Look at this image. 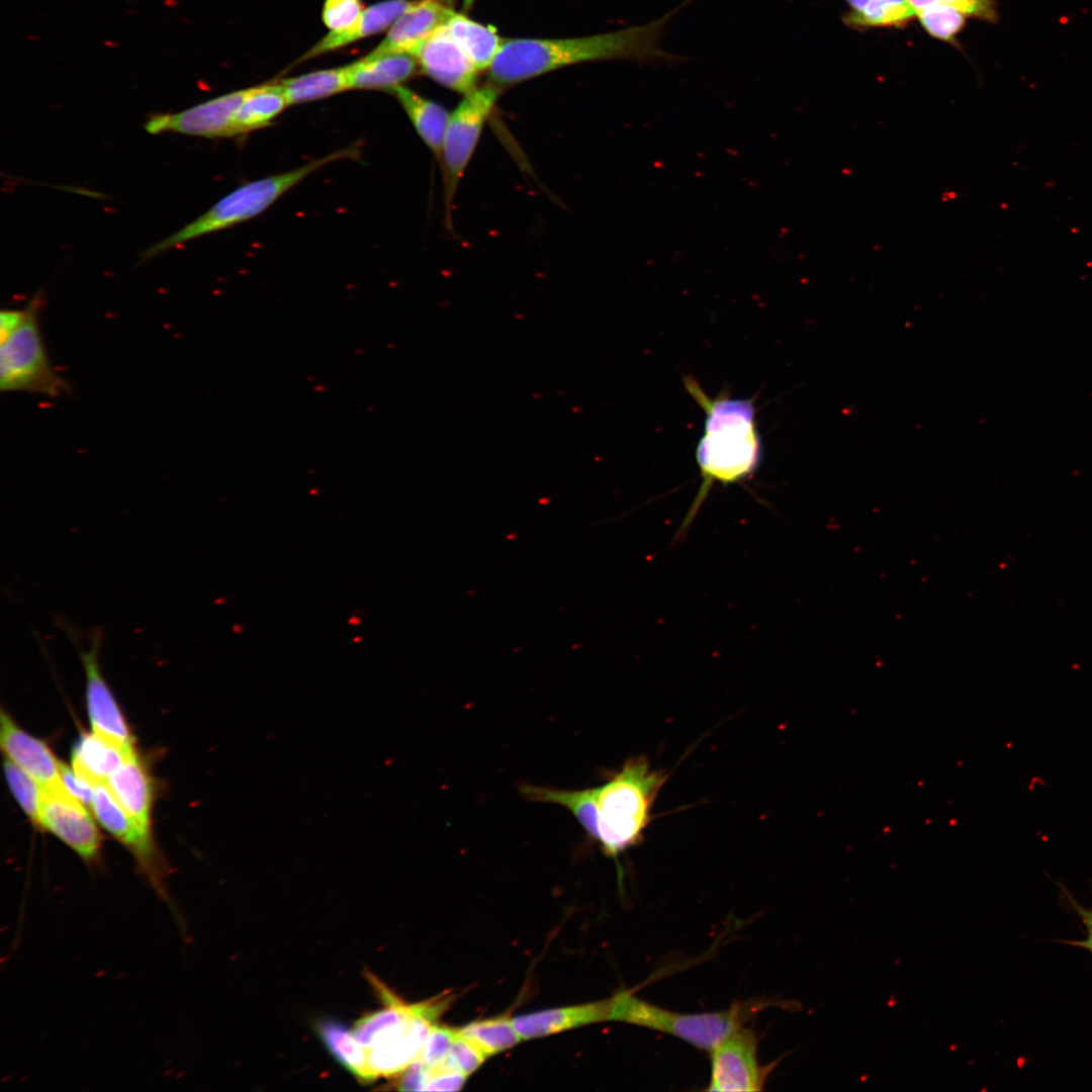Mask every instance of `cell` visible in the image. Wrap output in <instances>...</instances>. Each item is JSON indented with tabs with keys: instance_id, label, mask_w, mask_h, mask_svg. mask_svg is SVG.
<instances>
[{
	"instance_id": "277c9868",
	"label": "cell",
	"mask_w": 1092,
	"mask_h": 1092,
	"mask_svg": "<svg viewBox=\"0 0 1092 1092\" xmlns=\"http://www.w3.org/2000/svg\"><path fill=\"white\" fill-rule=\"evenodd\" d=\"M612 999V1021L670 1034L706 1051H711L734 1030L746 1025L762 1010L782 1003L761 996L736 1002L721 1011L681 1013L649 1003L626 990L615 994Z\"/></svg>"
},
{
	"instance_id": "1f68e13d",
	"label": "cell",
	"mask_w": 1092,
	"mask_h": 1092,
	"mask_svg": "<svg viewBox=\"0 0 1092 1092\" xmlns=\"http://www.w3.org/2000/svg\"><path fill=\"white\" fill-rule=\"evenodd\" d=\"M459 1029L435 1024L428 1033L418 1061L432 1066L445 1061Z\"/></svg>"
},
{
	"instance_id": "9a60e30c",
	"label": "cell",
	"mask_w": 1092,
	"mask_h": 1092,
	"mask_svg": "<svg viewBox=\"0 0 1092 1092\" xmlns=\"http://www.w3.org/2000/svg\"><path fill=\"white\" fill-rule=\"evenodd\" d=\"M613 999L557 1007L512 1018L522 1039L542 1037L563 1030L610 1021Z\"/></svg>"
},
{
	"instance_id": "484cf974",
	"label": "cell",
	"mask_w": 1092,
	"mask_h": 1092,
	"mask_svg": "<svg viewBox=\"0 0 1092 1092\" xmlns=\"http://www.w3.org/2000/svg\"><path fill=\"white\" fill-rule=\"evenodd\" d=\"M459 1031L476 1042L489 1057L523 1040L512 1018L507 1016L475 1020L459 1028Z\"/></svg>"
},
{
	"instance_id": "d590c367",
	"label": "cell",
	"mask_w": 1092,
	"mask_h": 1092,
	"mask_svg": "<svg viewBox=\"0 0 1092 1092\" xmlns=\"http://www.w3.org/2000/svg\"><path fill=\"white\" fill-rule=\"evenodd\" d=\"M30 302L21 309H3L0 312V340L5 341L26 318Z\"/></svg>"
},
{
	"instance_id": "8992f818",
	"label": "cell",
	"mask_w": 1092,
	"mask_h": 1092,
	"mask_svg": "<svg viewBox=\"0 0 1092 1092\" xmlns=\"http://www.w3.org/2000/svg\"><path fill=\"white\" fill-rule=\"evenodd\" d=\"M41 297L30 300L24 322L0 349V389L57 397L70 390L67 380L52 367L42 342L38 312Z\"/></svg>"
},
{
	"instance_id": "e0dca14e",
	"label": "cell",
	"mask_w": 1092,
	"mask_h": 1092,
	"mask_svg": "<svg viewBox=\"0 0 1092 1092\" xmlns=\"http://www.w3.org/2000/svg\"><path fill=\"white\" fill-rule=\"evenodd\" d=\"M418 61L413 54H369L346 66L349 89L390 90L402 85L417 71Z\"/></svg>"
},
{
	"instance_id": "7a4b0ae2",
	"label": "cell",
	"mask_w": 1092,
	"mask_h": 1092,
	"mask_svg": "<svg viewBox=\"0 0 1092 1092\" xmlns=\"http://www.w3.org/2000/svg\"><path fill=\"white\" fill-rule=\"evenodd\" d=\"M684 383L705 412V431L696 449L703 482L679 535L688 529L715 481L727 485L750 477L762 454L752 399L733 398L727 393L711 398L692 376H686Z\"/></svg>"
},
{
	"instance_id": "5bb4252c",
	"label": "cell",
	"mask_w": 1092,
	"mask_h": 1092,
	"mask_svg": "<svg viewBox=\"0 0 1092 1092\" xmlns=\"http://www.w3.org/2000/svg\"><path fill=\"white\" fill-rule=\"evenodd\" d=\"M0 744L14 764L35 780L43 789L62 786L61 762L48 745L17 726L1 712Z\"/></svg>"
},
{
	"instance_id": "f1b7e54d",
	"label": "cell",
	"mask_w": 1092,
	"mask_h": 1092,
	"mask_svg": "<svg viewBox=\"0 0 1092 1092\" xmlns=\"http://www.w3.org/2000/svg\"><path fill=\"white\" fill-rule=\"evenodd\" d=\"M917 16L929 34L946 41L953 39L965 24V15L941 1Z\"/></svg>"
},
{
	"instance_id": "30bf717a",
	"label": "cell",
	"mask_w": 1092,
	"mask_h": 1092,
	"mask_svg": "<svg viewBox=\"0 0 1092 1092\" xmlns=\"http://www.w3.org/2000/svg\"><path fill=\"white\" fill-rule=\"evenodd\" d=\"M247 89L233 91L179 112L153 115L146 123L148 132H176L207 139L237 136L236 114Z\"/></svg>"
},
{
	"instance_id": "d6a6232c",
	"label": "cell",
	"mask_w": 1092,
	"mask_h": 1092,
	"mask_svg": "<svg viewBox=\"0 0 1092 1092\" xmlns=\"http://www.w3.org/2000/svg\"><path fill=\"white\" fill-rule=\"evenodd\" d=\"M424 1065L426 1071L424 1091H458L467 1079V1076L445 1061L432 1066Z\"/></svg>"
},
{
	"instance_id": "74e56055",
	"label": "cell",
	"mask_w": 1092,
	"mask_h": 1092,
	"mask_svg": "<svg viewBox=\"0 0 1092 1092\" xmlns=\"http://www.w3.org/2000/svg\"><path fill=\"white\" fill-rule=\"evenodd\" d=\"M907 1L911 5L913 10L915 11L916 15L919 12H921V11H923V10H925V9H927V8H929V7H931V6H933V5L940 2V0H907Z\"/></svg>"
},
{
	"instance_id": "ac0fdd59",
	"label": "cell",
	"mask_w": 1092,
	"mask_h": 1092,
	"mask_svg": "<svg viewBox=\"0 0 1092 1092\" xmlns=\"http://www.w3.org/2000/svg\"><path fill=\"white\" fill-rule=\"evenodd\" d=\"M92 810L100 824L131 848L152 877L151 842L120 806L106 783L93 785Z\"/></svg>"
},
{
	"instance_id": "5b68a950",
	"label": "cell",
	"mask_w": 1092,
	"mask_h": 1092,
	"mask_svg": "<svg viewBox=\"0 0 1092 1092\" xmlns=\"http://www.w3.org/2000/svg\"><path fill=\"white\" fill-rule=\"evenodd\" d=\"M356 154L355 147L344 148L292 170L245 183L219 199L195 220L149 248L143 257L148 259L182 243L254 218L316 170Z\"/></svg>"
},
{
	"instance_id": "7c38bea8",
	"label": "cell",
	"mask_w": 1092,
	"mask_h": 1092,
	"mask_svg": "<svg viewBox=\"0 0 1092 1092\" xmlns=\"http://www.w3.org/2000/svg\"><path fill=\"white\" fill-rule=\"evenodd\" d=\"M414 56L422 70L446 88L463 96L477 88L479 71L451 36L446 25L422 43Z\"/></svg>"
},
{
	"instance_id": "52a82bcc",
	"label": "cell",
	"mask_w": 1092,
	"mask_h": 1092,
	"mask_svg": "<svg viewBox=\"0 0 1092 1092\" xmlns=\"http://www.w3.org/2000/svg\"><path fill=\"white\" fill-rule=\"evenodd\" d=\"M497 97L498 90L493 84L477 87L464 95L450 113L441 160L448 213Z\"/></svg>"
},
{
	"instance_id": "4dcf8cb0",
	"label": "cell",
	"mask_w": 1092,
	"mask_h": 1092,
	"mask_svg": "<svg viewBox=\"0 0 1092 1092\" xmlns=\"http://www.w3.org/2000/svg\"><path fill=\"white\" fill-rule=\"evenodd\" d=\"M362 12L361 0H326L323 21L331 31H342L351 27Z\"/></svg>"
},
{
	"instance_id": "603a6c76",
	"label": "cell",
	"mask_w": 1092,
	"mask_h": 1092,
	"mask_svg": "<svg viewBox=\"0 0 1092 1092\" xmlns=\"http://www.w3.org/2000/svg\"><path fill=\"white\" fill-rule=\"evenodd\" d=\"M288 105L280 83L248 88L236 114L237 135L266 127Z\"/></svg>"
},
{
	"instance_id": "3957f363",
	"label": "cell",
	"mask_w": 1092,
	"mask_h": 1092,
	"mask_svg": "<svg viewBox=\"0 0 1092 1092\" xmlns=\"http://www.w3.org/2000/svg\"><path fill=\"white\" fill-rule=\"evenodd\" d=\"M668 776L653 769L644 756L631 757L602 786L595 787L596 841L607 857L618 861L638 845L652 818L656 797Z\"/></svg>"
},
{
	"instance_id": "d4e9b609",
	"label": "cell",
	"mask_w": 1092,
	"mask_h": 1092,
	"mask_svg": "<svg viewBox=\"0 0 1092 1092\" xmlns=\"http://www.w3.org/2000/svg\"><path fill=\"white\" fill-rule=\"evenodd\" d=\"M318 1032L335 1058L358 1078L373 1080L367 1062V1051L352 1030L333 1021L322 1022Z\"/></svg>"
},
{
	"instance_id": "ab89813d",
	"label": "cell",
	"mask_w": 1092,
	"mask_h": 1092,
	"mask_svg": "<svg viewBox=\"0 0 1092 1092\" xmlns=\"http://www.w3.org/2000/svg\"><path fill=\"white\" fill-rule=\"evenodd\" d=\"M475 0H463V7L468 9L472 6Z\"/></svg>"
},
{
	"instance_id": "836d02e7",
	"label": "cell",
	"mask_w": 1092,
	"mask_h": 1092,
	"mask_svg": "<svg viewBox=\"0 0 1092 1092\" xmlns=\"http://www.w3.org/2000/svg\"><path fill=\"white\" fill-rule=\"evenodd\" d=\"M962 12L965 16L977 17L989 22L997 20V9L994 0H940Z\"/></svg>"
},
{
	"instance_id": "cb8c5ba5",
	"label": "cell",
	"mask_w": 1092,
	"mask_h": 1092,
	"mask_svg": "<svg viewBox=\"0 0 1092 1092\" xmlns=\"http://www.w3.org/2000/svg\"><path fill=\"white\" fill-rule=\"evenodd\" d=\"M280 85L289 105L326 98L349 89L346 66L289 78Z\"/></svg>"
},
{
	"instance_id": "6da1fadb",
	"label": "cell",
	"mask_w": 1092,
	"mask_h": 1092,
	"mask_svg": "<svg viewBox=\"0 0 1092 1092\" xmlns=\"http://www.w3.org/2000/svg\"><path fill=\"white\" fill-rule=\"evenodd\" d=\"M672 13L652 22L589 36L504 40L488 76L493 85H511L565 66L603 60L670 59L660 48L663 29Z\"/></svg>"
},
{
	"instance_id": "7402d4cb",
	"label": "cell",
	"mask_w": 1092,
	"mask_h": 1092,
	"mask_svg": "<svg viewBox=\"0 0 1092 1092\" xmlns=\"http://www.w3.org/2000/svg\"><path fill=\"white\" fill-rule=\"evenodd\" d=\"M446 27L479 72L489 69L505 40L492 27L456 12Z\"/></svg>"
},
{
	"instance_id": "8fae6325",
	"label": "cell",
	"mask_w": 1092,
	"mask_h": 1092,
	"mask_svg": "<svg viewBox=\"0 0 1092 1092\" xmlns=\"http://www.w3.org/2000/svg\"><path fill=\"white\" fill-rule=\"evenodd\" d=\"M40 825L55 833L86 860L99 847V834L86 806L73 797L64 785L43 789Z\"/></svg>"
},
{
	"instance_id": "4316f807",
	"label": "cell",
	"mask_w": 1092,
	"mask_h": 1092,
	"mask_svg": "<svg viewBox=\"0 0 1092 1092\" xmlns=\"http://www.w3.org/2000/svg\"><path fill=\"white\" fill-rule=\"evenodd\" d=\"M915 11L907 0H870L858 12H850L846 21L856 26H891L907 22Z\"/></svg>"
},
{
	"instance_id": "e575fe53",
	"label": "cell",
	"mask_w": 1092,
	"mask_h": 1092,
	"mask_svg": "<svg viewBox=\"0 0 1092 1092\" xmlns=\"http://www.w3.org/2000/svg\"><path fill=\"white\" fill-rule=\"evenodd\" d=\"M61 779L66 790L86 807L91 806L93 786L81 779L69 766L61 762Z\"/></svg>"
},
{
	"instance_id": "2e32d148",
	"label": "cell",
	"mask_w": 1092,
	"mask_h": 1092,
	"mask_svg": "<svg viewBox=\"0 0 1092 1092\" xmlns=\"http://www.w3.org/2000/svg\"><path fill=\"white\" fill-rule=\"evenodd\" d=\"M106 784L139 830L149 838L152 785L135 752L109 776Z\"/></svg>"
},
{
	"instance_id": "4fadbf2b",
	"label": "cell",
	"mask_w": 1092,
	"mask_h": 1092,
	"mask_svg": "<svg viewBox=\"0 0 1092 1092\" xmlns=\"http://www.w3.org/2000/svg\"><path fill=\"white\" fill-rule=\"evenodd\" d=\"M454 13L447 0H418L390 26L386 36L371 55L415 54Z\"/></svg>"
},
{
	"instance_id": "ba28073f",
	"label": "cell",
	"mask_w": 1092,
	"mask_h": 1092,
	"mask_svg": "<svg viewBox=\"0 0 1092 1092\" xmlns=\"http://www.w3.org/2000/svg\"><path fill=\"white\" fill-rule=\"evenodd\" d=\"M758 1037L746 1025L734 1030L711 1051L708 1091H760L774 1066H762Z\"/></svg>"
},
{
	"instance_id": "f546056e",
	"label": "cell",
	"mask_w": 1092,
	"mask_h": 1092,
	"mask_svg": "<svg viewBox=\"0 0 1092 1092\" xmlns=\"http://www.w3.org/2000/svg\"><path fill=\"white\" fill-rule=\"evenodd\" d=\"M488 1057L489 1056L476 1042L464 1036L459 1031L450 1048L445 1062L468 1077L478 1069Z\"/></svg>"
},
{
	"instance_id": "ffe728a7",
	"label": "cell",
	"mask_w": 1092,
	"mask_h": 1092,
	"mask_svg": "<svg viewBox=\"0 0 1092 1092\" xmlns=\"http://www.w3.org/2000/svg\"><path fill=\"white\" fill-rule=\"evenodd\" d=\"M416 131L441 164L450 113L442 105L400 85L392 90Z\"/></svg>"
},
{
	"instance_id": "d6986e66",
	"label": "cell",
	"mask_w": 1092,
	"mask_h": 1092,
	"mask_svg": "<svg viewBox=\"0 0 1092 1092\" xmlns=\"http://www.w3.org/2000/svg\"><path fill=\"white\" fill-rule=\"evenodd\" d=\"M414 2L408 0H385L366 8L351 27L342 31H331L312 47L302 59L317 57L386 29Z\"/></svg>"
},
{
	"instance_id": "83f0119b",
	"label": "cell",
	"mask_w": 1092,
	"mask_h": 1092,
	"mask_svg": "<svg viewBox=\"0 0 1092 1092\" xmlns=\"http://www.w3.org/2000/svg\"><path fill=\"white\" fill-rule=\"evenodd\" d=\"M4 772L8 786L22 810L34 823L40 824L43 788L10 759L4 761Z\"/></svg>"
},
{
	"instance_id": "f35d334b",
	"label": "cell",
	"mask_w": 1092,
	"mask_h": 1092,
	"mask_svg": "<svg viewBox=\"0 0 1092 1092\" xmlns=\"http://www.w3.org/2000/svg\"><path fill=\"white\" fill-rule=\"evenodd\" d=\"M851 7V12H858L862 10L870 0H845Z\"/></svg>"
},
{
	"instance_id": "44dd1931",
	"label": "cell",
	"mask_w": 1092,
	"mask_h": 1092,
	"mask_svg": "<svg viewBox=\"0 0 1092 1092\" xmlns=\"http://www.w3.org/2000/svg\"><path fill=\"white\" fill-rule=\"evenodd\" d=\"M131 754H126L95 733L86 734L73 749L72 766L78 777L93 786L106 783L109 776Z\"/></svg>"
},
{
	"instance_id": "9c48e42d",
	"label": "cell",
	"mask_w": 1092,
	"mask_h": 1092,
	"mask_svg": "<svg viewBox=\"0 0 1092 1092\" xmlns=\"http://www.w3.org/2000/svg\"><path fill=\"white\" fill-rule=\"evenodd\" d=\"M102 640V631L95 630L91 635L89 649L83 650L76 644L85 670L89 719L93 733L126 754H131L135 752L131 735L117 702L101 673L99 651Z\"/></svg>"
},
{
	"instance_id": "8d00e7d4",
	"label": "cell",
	"mask_w": 1092,
	"mask_h": 1092,
	"mask_svg": "<svg viewBox=\"0 0 1092 1092\" xmlns=\"http://www.w3.org/2000/svg\"><path fill=\"white\" fill-rule=\"evenodd\" d=\"M1065 893H1066L1067 900L1070 902L1071 906L1075 909V911L1080 916L1083 924L1085 925L1086 932H1087L1086 939L1075 941L1073 943L1075 945H1077V946H1080V947H1083V948L1089 950L1092 953V907H1090V908L1083 907L1067 891H1065Z\"/></svg>"
}]
</instances>
